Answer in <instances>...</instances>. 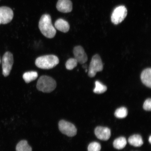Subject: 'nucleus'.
<instances>
[{
	"label": "nucleus",
	"mask_w": 151,
	"mask_h": 151,
	"mask_svg": "<svg viewBox=\"0 0 151 151\" xmlns=\"http://www.w3.org/2000/svg\"><path fill=\"white\" fill-rule=\"evenodd\" d=\"M14 63L13 54L9 52H6L2 60L3 74L4 77L8 76L10 74Z\"/></svg>",
	"instance_id": "6"
},
{
	"label": "nucleus",
	"mask_w": 151,
	"mask_h": 151,
	"mask_svg": "<svg viewBox=\"0 0 151 151\" xmlns=\"http://www.w3.org/2000/svg\"><path fill=\"white\" fill-rule=\"evenodd\" d=\"M39 27L41 33L45 37L52 39L55 36L56 30L52 24L51 18L50 15H42L39 21Z\"/></svg>",
	"instance_id": "1"
},
{
	"label": "nucleus",
	"mask_w": 151,
	"mask_h": 151,
	"mask_svg": "<svg viewBox=\"0 0 151 151\" xmlns=\"http://www.w3.org/2000/svg\"><path fill=\"white\" fill-rule=\"evenodd\" d=\"M55 27L59 31L67 33L70 29L69 24L67 21L62 19H59L55 23Z\"/></svg>",
	"instance_id": "13"
},
{
	"label": "nucleus",
	"mask_w": 151,
	"mask_h": 151,
	"mask_svg": "<svg viewBox=\"0 0 151 151\" xmlns=\"http://www.w3.org/2000/svg\"><path fill=\"white\" fill-rule=\"evenodd\" d=\"M73 53L75 58L78 63L84 64L88 61V56L82 46H76L73 48Z\"/></svg>",
	"instance_id": "9"
},
{
	"label": "nucleus",
	"mask_w": 151,
	"mask_h": 151,
	"mask_svg": "<svg viewBox=\"0 0 151 151\" xmlns=\"http://www.w3.org/2000/svg\"><path fill=\"white\" fill-rule=\"evenodd\" d=\"M56 8L60 12L69 13L73 9V4L70 0H58L56 4Z\"/></svg>",
	"instance_id": "11"
},
{
	"label": "nucleus",
	"mask_w": 151,
	"mask_h": 151,
	"mask_svg": "<svg viewBox=\"0 0 151 151\" xmlns=\"http://www.w3.org/2000/svg\"><path fill=\"white\" fill-rule=\"evenodd\" d=\"M101 149V145L97 142L91 143L88 147V151H100Z\"/></svg>",
	"instance_id": "21"
},
{
	"label": "nucleus",
	"mask_w": 151,
	"mask_h": 151,
	"mask_svg": "<svg viewBox=\"0 0 151 151\" xmlns=\"http://www.w3.org/2000/svg\"><path fill=\"white\" fill-rule=\"evenodd\" d=\"M56 87V81L52 77L46 75L40 77L37 84V89L44 93H50L55 89Z\"/></svg>",
	"instance_id": "3"
},
{
	"label": "nucleus",
	"mask_w": 151,
	"mask_h": 151,
	"mask_svg": "<svg viewBox=\"0 0 151 151\" xmlns=\"http://www.w3.org/2000/svg\"><path fill=\"white\" fill-rule=\"evenodd\" d=\"M127 114V109L124 107H122L117 109L114 113L115 116L118 118H125Z\"/></svg>",
	"instance_id": "19"
},
{
	"label": "nucleus",
	"mask_w": 151,
	"mask_h": 151,
	"mask_svg": "<svg viewBox=\"0 0 151 151\" xmlns=\"http://www.w3.org/2000/svg\"><path fill=\"white\" fill-rule=\"evenodd\" d=\"M127 141L125 137H121L116 139L113 143V146L117 150H122L125 147Z\"/></svg>",
	"instance_id": "16"
},
{
	"label": "nucleus",
	"mask_w": 151,
	"mask_h": 151,
	"mask_svg": "<svg viewBox=\"0 0 151 151\" xmlns=\"http://www.w3.org/2000/svg\"><path fill=\"white\" fill-rule=\"evenodd\" d=\"M58 128L62 134L68 137H73L76 135L77 129L74 124L65 120L60 121Z\"/></svg>",
	"instance_id": "5"
},
{
	"label": "nucleus",
	"mask_w": 151,
	"mask_h": 151,
	"mask_svg": "<svg viewBox=\"0 0 151 151\" xmlns=\"http://www.w3.org/2000/svg\"><path fill=\"white\" fill-rule=\"evenodd\" d=\"M78 62L75 58H70L67 60L65 63L66 69L68 70H72L77 65Z\"/></svg>",
	"instance_id": "20"
},
{
	"label": "nucleus",
	"mask_w": 151,
	"mask_h": 151,
	"mask_svg": "<svg viewBox=\"0 0 151 151\" xmlns=\"http://www.w3.org/2000/svg\"><path fill=\"white\" fill-rule=\"evenodd\" d=\"M103 65L99 55L96 54L92 58L88 70V75L90 77L95 76L98 72L103 70Z\"/></svg>",
	"instance_id": "4"
},
{
	"label": "nucleus",
	"mask_w": 151,
	"mask_h": 151,
	"mask_svg": "<svg viewBox=\"0 0 151 151\" xmlns=\"http://www.w3.org/2000/svg\"><path fill=\"white\" fill-rule=\"evenodd\" d=\"M32 147L28 145L27 141L23 140L21 141L17 145L16 151H32Z\"/></svg>",
	"instance_id": "17"
},
{
	"label": "nucleus",
	"mask_w": 151,
	"mask_h": 151,
	"mask_svg": "<svg viewBox=\"0 0 151 151\" xmlns=\"http://www.w3.org/2000/svg\"><path fill=\"white\" fill-rule=\"evenodd\" d=\"M37 77V73L35 71L27 72L24 73L23 75V78L27 83L35 80Z\"/></svg>",
	"instance_id": "15"
},
{
	"label": "nucleus",
	"mask_w": 151,
	"mask_h": 151,
	"mask_svg": "<svg viewBox=\"0 0 151 151\" xmlns=\"http://www.w3.org/2000/svg\"><path fill=\"white\" fill-rule=\"evenodd\" d=\"M94 133L98 138L102 140H108L111 136V130L107 127H97L96 128Z\"/></svg>",
	"instance_id": "10"
},
{
	"label": "nucleus",
	"mask_w": 151,
	"mask_h": 151,
	"mask_svg": "<svg viewBox=\"0 0 151 151\" xmlns=\"http://www.w3.org/2000/svg\"><path fill=\"white\" fill-rule=\"evenodd\" d=\"M143 108L145 110L150 111L151 110V100L150 99H147L143 104Z\"/></svg>",
	"instance_id": "22"
},
{
	"label": "nucleus",
	"mask_w": 151,
	"mask_h": 151,
	"mask_svg": "<svg viewBox=\"0 0 151 151\" xmlns=\"http://www.w3.org/2000/svg\"><path fill=\"white\" fill-rule=\"evenodd\" d=\"M107 87L106 86L102 84L99 81H96L95 82V87L93 90L94 93L101 94L106 91Z\"/></svg>",
	"instance_id": "18"
},
{
	"label": "nucleus",
	"mask_w": 151,
	"mask_h": 151,
	"mask_svg": "<svg viewBox=\"0 0 151 151\" xmlns=\"http://www.w3.org/2000/svg\"><path fill=\"white\" fill-rule=\"evenodd\" d=\"M127 11L124 6H120L114 9L111 17V22L113 24H119L127 16Z\"/></svg>",
	"instance_id": "7"
},
{
	"label": "nucleus",
	"mask_w": 151,
	"mask_h": 151,
	"mask_svg": "<svg viewBox=\"0 0 151 151\" xmlns=\"http://www.w3.org/2000/svg\"><path fill=\"white\" fill-rule=\"evenodd\" d=\"M14 12L9 7H0V21L1 24H6L10 22L14 17Z\"/></svg>",
	"instance_id": "8"
},
{
	"label": "nucleus",
	"mask_w": 151,
	"mask_h": 151,
	"mask_svg": "<svg viewBox=\"0 0 151 151\" xmlns=\"http://www.w3.org/2000/svg\"><path fill=\"white\" fill-rule=\"evenodd\" d=\"M59 63L57 56L54 55L39 57L35 60V64L38 68L43 69L53 68Z\"/></svg>",
	"instance_id": "2"
},
{
	"label": "nucleus",
	"mask_w": 151,
	"mask_h": 151,
	"mask_svg": "<svg viewBox=\"0 0 151 151\" xmlns=\"http://www.w3.org/2000/svg\"><path fill=\"white\" fill-rule=\"evenodd\" d=\"M1 24V21H0V24Z\"/></svg>",
	"instance_id": "26"
},
{
	"label": "nucleus",
	"mask_w": 151,
	"mask_h": 151,
	"mask_svg": "<svg viewBox=\"0 0 151 151\" xmlns=\"http://www.w3.org/2000/svg\"><path fill=\"white\" fill-rule=\"evenodd\" d=\"M82 67L83 68L86 69L87 67V66L86 65H83Z\"/></svg>",
	"instance_id": "23"
},
{
	"label": "nucleus",
	"mask_w": 151,
	"mask_h": 151,
	"mask_svg": "<svg viewBox=\"0 0 151 151\" xmlns=\"http://www.w3.org/2000/svg\"><path fill=\"white\" fill-rule=\"evenodd\" d=\"M1 59H0V63H1Z\"/></svg>",
	"instance_id": "25"
},
{
	"label": "nucleus",
	"mask_w": 151,
	"mask_h": 151,
	"mask_svg": "<svg viewBox=\"0 0 151 151\" xmlns=\"http://www.w3.org/2000/svg\"><path fill=\"white\" fill-rule=\"evenodd\" d=\"M149 141L150 142V143H151V137L150 136L149 139Z\"/></svg>",
	"instance_id": "24"
},
{
	"label": "nucleus",
	"mask_w": 151,
	"mask_h": 151,
	"mask_svg": "<svg viewBox=\"0 0 151 151\" xmlns=\"http://www.w3.org/2000/svg\"><path fill=\"white\" fill-rule=\"evenodd\" d=\"M142 82L147 87L151 88V69L148 68L145 69L141 75Z\"/></svg>",
	"instance_id": "12"
},
{
	"label": "nucleus",
	"mask_w": 151,
	"mask_h": 151,
	"mask_svg": "<svg viewBox=\"0 0 151 151\" xmlns=\"http://www.w3.org/2000/svg\"><path fill=\"white\" fill-rule=\"evenodd\" d=\"M128 142L132 146L135 147H141L143 145L142 138L140 135H134L128 139Z\"/></svg>",
	"instance_id": "14"
}]
</instances>
